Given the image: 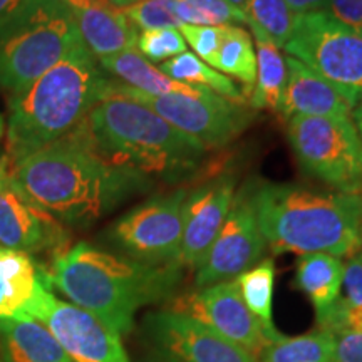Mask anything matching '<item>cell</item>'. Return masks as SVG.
I'll return each mask as SVG.
<instances>
[{
	"label": "cell",
	"instance_id": "cell-39",
	"mask_svg": "<svg viewBox=\"0 0 362 362\" xmlns=\"http://www.w3.org/2000/svg\"><path fill=\"white\" fill-rule=\"evenodd\" d=\"M22 0H0V22L6 19L8 13L19 6Z\"/></svg>",
	"mask_w": 362,
	"mask_h": 362
},
{
	"label": "cell",
	"instance_id": "cell-8",
	"mask_svg": "<svg viewBox=\"0 0 362 362\" xmlns=\"http://www.w3.org/2000/svg\"><path fill=\"white\" fill-rule=\"evenodd\" d=\"M285 51L336 86L352 107L359 103L362 35L352 33L324 11L302 13L297 17Z\"/></svg>",
	"mask_w": 362,
	"mask_h": 362
},
{
	"label": "cell",
	"instance_id": "cell-17",
	"mask_svg": "<svg viewBox=\"0 0 362 362\" xmlns=\"http://www.w3.org/2000/svg\"><path fill=\"white\" fill-rule=\"evenodd\" d=\"M74 17L86 47L101 59L136 49L138 27L129 21L124 8L110 0H64Z\"/></svg>",
	"mask_w": 362,
	"mask_h": 362
},
{
	"label": "cell",
	"instance_id": "cell-14",
	"mask_svg": "<svg viewBox=\"0 0 362 362\" xmlns=\"http://www.w3.org/2000/svg\"><path fill=\"white\" fill-rule=\"evenodd\" d=\"M67 233L51 214L27 197L12 176L11 166L0 158V247L27 255L62 252Z\"/></svg>",
	"mask_w": 362,
	"mask_h": 362
},
{
	"label": "cell",
	"instance_id": "cell-43",
	"mask_svg": "<svg viewBox=\"0 0 362 362\" xmlns=\"http://www.w3.org/2000/svg\"><path fill=\"white\" fill-rule=\"evenodd\" d=\"M359 250L362 252V225H361V245H359Z\"/></svg>",
	"mask_w": 362,
	"mask_h": 362
},
{
	"label": "cell",
	"instance_id": "cell-34",
	"mask_svg": "<svg viewBox=\"0 0 362 362\" xmlns=\"http://www.w3.org/2000/svg\"><path fill=\"white\" fill-rule=\"evenodd\" d=\"M324 12L352 33L362 35V0H327Z\"/></svg>",
	"mask_w": 362,
	"mask_h": 362
},
{
	"label": "cell",
	"instance_id": "cell-36",
	"mask_svg": "<svg viewBox=\"0 0 362 362\" xmlns=\"http://www.w3.org/2000/svg\"><path fill=\"white\" fill-rule=\"evenodd\" d=\"M332 362H362V334L349 330L334 332Z\"/></svg>",
	"mask_w": 362,
	"mask_h": 362
},
{
	"label": "cell",
	"instance_id": "cell-7",
	"mask_svg": "<svg viewBox=\"0 0 362 362\" xmlns=\"http://www.w3.org/2000/svg\"><path fill=\"white\" fill-rule=\"evenodd\" d=\"M285 129L307 175L339 192L362 194V143L352 117L293 116Z\"/></svg>",
	"mask_w": 362,
	"mask_h": 362
},
{
	"label": "cell",
	"instance_id": "cell-6",
	"mask_svg": "<svg viewBox=\"0 0 362 362\" xmlns=\"http://www.w3.org/2000/svg\"><path fill=\"white\" fill-rule=\"evenodd\" d=\"M83 42L64 0H22L0 22V88L17 93Z\"/></svg>",
	"mask_w": 362,
	"mask_h": 362
},
{
	"label": "cell",
	"instance_id": "cell-4",
	"mask_svg": "<svg viewBox=\"0 0 362 362\" xmlns=\"http://www.w3.org/2000/svg\"><path fill=\"white\" fill-rule=\"evenodd\" d=\"M81 126L104 160L148 180L192 178L206 155L200 143L144 104L110 90Z\"/></svg>",
	"mask_w": 362,
	"mask_h": 362
},
{
	"label": "cell",
	"instance_id": "cell-31",
	"mask_svg": "<svg viewBox=\"0 0 362 362\" xmlns=\"http://www.w3.org/2000/svg\"><path fill=\"white\" fill-rule=\"evenodd\" d=\"M139 54L149 62L161 64L180 54L187 52V42L178 29L143 30L136 42Z\"/></svg>",
	"mask_w": 362,
	"mask_h": 362
},
{
	"label": "cell",
	"instance_id": "cell-3",
	"mask_svg": "<svg viewBox=\"0 0 362 362\" xmlns=\"http://www.w3.org/2000/svg\"><path fill=\"white\" fill-rule=\"evenodd\" d=\"M110 81L83 42L34 83L12 93L2 156L7 165L12 168L78 128L106 96Z\"/></svg>",
	"mask_w": 362,
	"mask_h": 362
},
{
	"label": "cell",
	"instance_id": "cell-35",
	"mask_svg": "<svg viewBox=\"0 0 362 362\" xmlns=\"http://www.w3.org/2000/svg\"><path fill=\"white\" fill-rule=\"evenodd\" d=\"M341 296L344 300L354 305H362V252L349 257L344 264V280Z\"/></svg>",
	"mask_w": 362,
	"mask_h": 362
},
{
	"label": "cell",
	"instance_id": "cell-29",
	"mask_svg": "<svg viewBox=\"0 0 362 362\" xmlns=\"http://www.w3.org/2000/svg\"><path fill=\"white\" fill-rule=\"evenodd\" d=\"M181 25L247 24V16L225 0H176Z\"/></svg>",
	"mask_w": 362,
	"mask_h": 362
},
{
	"label": "cell",
	"instance_id": "cell-28",
	"mask_svg": "<svg viewBox=\"0 0 362 362\" xmlns=\"http://www.w3.org/2000/svg\"><path fill=\"white\" fill-rule=\"evenodd\" d=\"M297 17L285 0H250L247 25L253 35H265L280 49L291 39Z\"/></svg>",
	"mask_w": 362,
	"mask_h": 362
},
{
	"label": "cell",
	"instance_id": "cell-5",
	"mask_svg": "<svg viewBox=\"0 0 362 362\" xmlns=\"http://www.w3.org/2000/svg\"><path fill=\"white\" fill-rule=\"evenodd\" d=\"M262 233L275 253L359 252L362 194L302 185H260L252 192Z\"/></svg>",
	"mask_w": 362,
	"mask_h": 362
},
{
	"label": "cell",
	"instance_id": "cell-33",
	"mask_svg": "<svg viewBox=\"0 0 362 362\" xmlns=\"http://www.w3.org/2000/svg\"><path fill=\"white\" fill-rule=\"evenodd\" d=\"M317 325L332 334L341 330L362 334V305L349 304L341 297L327 312L317 317Z\"/></svg>",
	"mask_w": 362,
	"mask_h": 362
},
{
	"label": "cell",
	"instance_id": "cell-40",
	"mask_svg": "<svg viewBox=\"0 0 362 362\" xmlns=\"http://www.w3.org/2000/svg\"><path fill=\"white\" fill-rule=\"evenodd\" d=\"M225 2H228L233 8H237V11H240V12L245 13V16H247L248 4H250V0H225Z\"/></svg>",
	"mask_w": 362,
	"mask_h": 362
},
{
	"label": "cell",
	"instance_id": "cell-19",
	"mask_svg": "<svg viewBox=\"0 0 362 362\" xmlns=\"http://www.w3.org/2000/svg\"><path fill=\"white\" fill-rule=\"evenodd\" d=\"M0 344L6 362H72L51 330L37 319H0Z\"/></svg>",
	"mask_w": 362,
	"mask_h": 362
},
{
	"label": "cell",
	"instance_id": "cell-41",
	"mask_svg": "<svg viewBox=\"0 0 362 362\" xmlns=\"http://www.w3.org/2000/svg\"><path fill=\"white\" fill-rule=\"evenodd\" d=\"M110 2L115 4V6L119 8H128L131 6H134V4L141 2V0H110Z\"/></svg>",
	"mask_w": 362,
	"mask_h": 362
},
{
	"label": "cell",
	"instance_id": "cell-2",
	"mask_svg": "<svg viewBox=\"0 0 362 362\" xmlns=\"http://www.w3.org/2000/svg\"><path fill=\"white\" fill-rule=\"evenodd\" d=\"M44 274L49 285L72 304L96 315L117 334H128L141 307L173 296L183 269L176 264H143L79 242L54 257L52 269Z\"/></svg>",
	"mask_w": 362,
	"mask_h": 362
},
{
	"label": "cell",
	"instance_id": "cell-25",
	"mask_svg": "<svg viewBox=\"0 0 362 362\" xmlns=\"http://www.w3.org/2000/svg\"><path fill=\"white\" fill-rule=\"evenodd\" d=\"M163 74L168 78L178 81V83L197 86V88H206L218 96L230 99L235 103H245L242 96V90L232 79L226 78L225 74L215 71L214 67L203 62L200 57L192 52H183L170 61L161 62L158 67Z\"/></svg>",
	"mask_w": 362,
	"mask_h": 362
},
{
	"label": "cell",
	"instance_id": "cell-42",
	"mask_svg": "<svg viewBox=\"0 0 362 362\" xmlns=\"http://www.w3.org/2000/svg\"><path fill=\"white\" fill-rule=\"evenodd\" d=\"M4 136V121H2V116H0V139H2Z\"/></svg>",
	"mask_w": 362,
	"mask_h": 362
},
{
	"label": "cell",
	"instance_id": "cell-30",
	"mask_svg": "<svg viewBox=\"0 0 362 362\" xmlns=\"http://www.w3.org/2000/svg\"><path fill=\"white\" fill-rule=\"evenodd\" d=\"M129 21L141 30L180 29L181 22L176 12V0H141L124 8Z\"/></svg>",
	"mask_w": 362,
	"mask_h": 362
},
{
	"label": "cell",
	"instance_id": "cell-11",
	"mask_svg": "<svg viewBox=\"0 0 362 362\" xmlns=\"http://www.w3.org/2000/svg\"><path fill=\"white\" fill-rule=\"evenodd\" d=\"M187 194V189L178 188L134 206L111 226L110 240L133 260L149 265L176 264Z\"/></svg>",
	"mask_w": 362,
	"mask_h": 362
},
{
	"label": "cell",
	"instance_id": "cell-1",
	"mask_svg": "<svg viewBox=\"0 0 362 362\" xmlns=\"http://www.w3.org/2000/svg\"><path fill=\"white\" fill-rule=\"evenodd\" d=\"M11 170L35 205L69 225L93 223L149 183L104 160L81 124Z\"/></svg>",
	"mask_w": 362,
	"mask_h": 362
},
{
	"label": "cell",
	"instance_id": "cell-16",
	"mask_svg": "<svg viewBox=\"0 0 362 362\" xmlns=\"http://www.w3.org/2000/svg\"><path fill=\"white\" fill-rule=\"evenodd\" d=\"M235 180L221 175L188 192L183 205V233L176 265L197 270L230 214Z\"/></svg>",
	"mask_w": 362,
	"mask_h": 362
},
{
	"label": "cell",
	"instance_id": "cell-22",
	"mask_svg": "<svg viewBox=\"0 0 362 362\" xmlns=\"http://www.w3.org/2000/svg\"><path fill=\"white\" fill-rule=\"evenodd\" d=\"M40 280V270L24 252L0 247V319L24 312Z\"/></svg>",
	"mask_w": 362,
	"mask_h": 362
},
{
	"label": "cell",
	"instance_id": "cell-26",
	"mask_svg": "<svg viewBox=\"0 0 362 362\" xmlns=\"http://www.w3.org/2000/svg\"><path fill=\"white\" fill-rule=\"evenodd\" d=\"M262 362H332L334 334L317 329L297 337H282L265 347Z\"/></svg>",
	"mask_w": 362,
	"mask_h": 362
},
{
	"label": "cell",
	"instance_id": "cell-37",
	"mask_svg": "<svg viewBox=\"0 0 362 362\" xmlns=\"http://www.w3.org/2000/svg\"><path fill=\"white\" fill-rule=\"evenodd\" d=\"M285 2H287V6L291 7L292 12H296L297 16L325 11V6H327V0H285Z\"/></svg>",
	"mask_w": 362,
	"mask_h": 362
},
{
	"label": "cell",
	"instance_id": "cell-13",
	"mask_svg": "<svg viewBox=\"0 0 362 362\" xmlns=\"http://www.w3.org/2000/svg\"><path fill=\"white\" fill-rule=\"evenodd\" d=\"M168 310L192 317L253 357L262 356L265 347L272 344L262 324L243 304L235 280L176 296Z\"/></svg>",
	"mask_w": 362,
	"mask_h": 362
},
{
	"label": "cell",
	"instance_id": "cell-20",
	"mask_svg": "<svg viewBox=\"0 0 362 362\" xmlns=\"http://www.w3.org/2000/svg\"><path fill=\"white\" fill-rule=\"evenodd\" d=\"M99 66H101V69L116 76L123 84L141 90V93L151 94V96H166V94L202 96L206 90H210L206 88L178 83V81L168 78L136 49H128V51L116 52L112 56L101 57Z\"/></svg>",
	"mask_w": 362,
	"mask_h": 362
},
{
	"label": "cell",
	"instance_id": "cell-10",
	"mask_svg": "<svg viewBox=\"0 0 362 362\" xmlns=\"http://www.w3.org/2000/svg\"><path fill=\"white\" fill-rule=\"evenodd\" d=\"M19 315L42 322L72 362H129L121 334L90 312L54 296L44 270L33 298Z\"/></svg>",
	"mask_w": 362,
	"mask_h": 362
},
{
	"label": "cell",
	"instance_id": "cell-9",
	"mask_svg": "<svg viewBox=\"0 0 362 362\" xmlns=\"http://www.w3.org/2000/svg\"><path fill=\"white\" fill-rule=\"evenodd\" d=\"M107 90L144 104L205 149H216L232 143L253 121V112L245 103L230 101L214 90H206L202 96H151L119 81H110Z\"/></svg>",
	"mask_w": 362,
	"mask_h": 362
},
{
	"label": "cell",
	"instance_id": "cell-38",
	"mask_svg": "<svg viewBox=\"0 0 362 362\" xmlns=\"http://www.w3.org/2000/svg\"><path fill=\"white\" fill-rule=\"evenodd\" d=\"M352 121H354L357 134H359L361 143H362V98L359 99V103L354 106V110H352Z\"/></svg>",
	"mask_w": 362,
	"mask_h": 362
},
{
	"label": "cell",
	"instance_id": "cell-27",
	"mask_svg": "<svg viewBox=\"0 0 362 362\" xmlns=\"http://www.w3.org/2000/svg\"><path fill=\"white\" fill-rule=\"evenodd\" d=\"M215 69L226 76H233L243 84L253 86L257 79V52L250 34L238 25H225Z\"/></svg>",
	"mask_w": 362,
	"mask_h": 362
},
{
	"label": "cell",
	"instance_id": "cell-32",
	"mask_svg": "<svg viewBox=\"0 0 362 362\" xmlns=\"http://www.w3.org/2000/svg\"><path fill=\"white\" fill-rule=\"evenodd\" d=\"M185 42L192 45L194 56H198L203 62L214 67L216 56H218L221 40L225 35V25H188L180 27Z\"/></svg>",
	"mask_w": 362,
	"mask_h": 362
},
{
	"label": "cell",
	"instance_id": "cell-15",
	"mask_svg": "<svg viewBox=\"0 0 362 362\" xmlns=\"http://www.w3.org/2000/svg\"><path fill=\"white\" fill-rule=\"evenodd\" d=\"M148 330L173 362H255L237 344L178 312L165 309L151 314Z\"/></svg>",
	"mask_w": 362,
	"mask_h": 362
},
{
	"label": "cell",
	"instance_id": "cell-21",
	"mask_svg": "<svg viewBox=\"0 0 362 362\" xmlns=\"http://www.w3.org/2000/svg\"><path fill=\"white\" fill-rule=\"evenodd\" d=\"M344 262L329 253H307L297 262L296 284L309 297L315 315L327 312L342 296Z\"/></svg>",
	"mask_w": 362,
	"mask_h": 362
},
{
	"label": "cell",
	"instance_id": "cell-12",
	"mask_svg": "<svg viewBox=\"0 0 362 362\" xmlns=\"http://www.w3.org/2000/svg\"><path fill=\"white\" fill-rule=\"evenodd\" d=\"M267 240L262 233L250 188L235 194L230 214L194 274L197 288L235 280L264 257Z\"/></svg>",
	"mask_w": 362,
	"mask_h": 362
},
{
	"label": "cell",
	"instance_id": "cell-24",
	"mask_svg": "<svg viewBox=\"0 0 362 362\" xmlns=\"http://www.w3.org/2000/svg\"><path fill=\"white\" fill-rule=\"evenodd\" d=\"M257 42V79L248 104L253 110L279 111L285 84L287 64L280 49L265 35H255Z\"/></svg>",
	"mask_w": 362,
	"mask_h": 362
},
{
	"label": "cell",
	"instance_id": "cell-18",
	"mask_svg": "<svg viewBox=\"0 0 362 362\" xmlns=\"http://www.w3.org/2000/svg\"><path fill=\"white\" fill-rule=\"evenodd\" d=\"M287 84L280 99L279 115L284 119L293 116H320V117H351L349 101L339 93L336 86L325 81L298 59L288 56Z\"/></svg>",
	"mask_w": 362,
	"mask_h": 362
},
{
	"label": "cell",
	"instance_id": "cell-23",
	"mask_svg": "<svg viewBox=\"0 0 362 362\" xmlns=\"http://www.w3.org/2000/svg\"><path fill=\"white\" fill-rule=\"evenodd\" d=\"M243 304L262 324L272 342H277L284 334L274 324V287L275 264L272 259H264L240 274L235 279Z\"/></svg>",
	"mask_w": 362,
	"mask_h": 362
}]
</instances>
